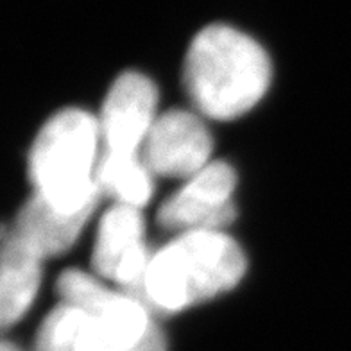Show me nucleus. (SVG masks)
<instances>
[{
    "label": "nucleus",
    "instance_id": "obj_1",
    "mask_svg": "<svg viewBox=\"0 0 351 351\" xmlns=\"http://www.w3.org/2000/svg\"><path fill=\"white\" fill-rule=\"evenodd\" d=\"M271 60L256 40L213 23L199 31L185 60V88L204 115L231 121L260 102L271 83Z\"/></svg>",
    "mask_w": 351,
    "mask_h": 351
},
{
    "label": "nucleus",
    "instance_id": "obj_2",
    "mask_svg": "<svg viewBox=\"0 0 351 351\" xmlns=\"http://www.w3.org/2000/svg\"><path fill=\"white\" fill-rule=\"evenodd\" d=\"M244 273L245 256L230 235L186 231L151 256L142 285L130 296L149 312H180L228 292Z\"/></svg>",
    "mask_w": 351,
    "mask_h": 351
},
{
    "label": "nucleus",
    "instance_id": "obj_3",
    "mask_svg": "<svg viewBox=\"0 0 351 351\" xmlns=\"http://www.w3.org/2000/svg\"><path fill=\"white\" fill-rule=\"evenodd\" d=\"M101 125L92 113L77 108L58 111L34 138L29 153V178L34 194L61 212L95 208L101 190L97 153Z\"/></svg>",
    "mask_w": 351,
    "mask_h": 351
},
{
    "label": "nucleus",
    "instance_id": "obj_4",
    "mask_svg": "<svg viewBox=\"0 0 351 351\" xmlns=\"http://www.w3.org/2000/svg\"><path fill=\"white\" fill-rule=\"evenodd\" d=\"M235 185V171L224 162H212L167 199L158 212V222L181 233L221 231L237 217L231 201Z\"/></svg>",
    "mask_w": 351,
    "mask_h": 351
},
{
    "label": "nucleus",
    "instance_id": "obj_5",
    "mask_svg": "<svg viewBox=\"0 0 351 351\" xmlns=\"http://www.w3.org/2000/svg\"><path fill=\"white\" fill-rule=\"evenodd\" d=\"M212 149V136L197 117L171 110L154 121L140 158L151 174L190 180L210 165Z\"/></svg>",
    "mask_w": 351,
    "mask_h": 351
},
{
    "label": "nucleus",
    "instance_id": "obj_6",
    "mask_svg": "<svg viewBox=\"0 0 351 351\" xmlns=\"http://www.w3.org/2000/svg\"><path fill=\"white\" fill-rule=\"evenodd\" d=\"M143 231L140 210L125 204L111 206L99 224L92 254L93 271L124 287L125 294L138 291L151 262Z\"/></svg>",
    "mask_w": 351,
    "mask_h": 351
},
{
    "label": "nucleus",
    "instance_id": "obj_7",
    "mask_svg": "<svg viewBox=\"0 0 351 351\" xmlns=\"http://www.w3.org/2000/svg\"><path fill=\"white\" fill-rule=\"evenodd\" d=\"M158 92L154 83L138 72H124L111 84L99 119L104 153L140 154L153 128Z\"/></svg>",
    "mask_w": 351,
    "mask_h": 351
},
{
    "label": "nucleus",
    "instance_id": "obj_8",
    "mask_svg": "<svg viewBox=\"0 0 351 351\" xmlns=\"http://www.w3.org/2000/svg\"><path fill=\"white\" fill-rule=\"evenodd\" d=\"M95 208L83 212H61L42 195L34 194L23 204L14 222L13 233L42 260L70 250Z\"/></svg>",
    "mask_w": 351,
    "mask_h": 351
},
{
    "label": "nucleus",
    "instance_id": "obj_9",
    "mask_svg": "<svg viewBox=\"0 0 351 351\" xmlns=\"http://www.w3.org/2000/svg\"><path fill=\"white\" fill-rule=\"evenodd\" d=\"M43 260L14 233L4 230L2 244V280H0V323L10 328L19 323L33 305L40 280Z\"/></svg>",
    "mask_w": 351,
    "mask_h": 351
},
{
    "label": "nucleus",
    "instance_id": "obj_10",
    "mask_svg": "<svg viewBox=\"0 0 351 351\" xmlns=\"http://www.w3.org/2000/svg\"><path fill=\"white\" fill-rule=\"evenodd\" d=\"M101 194L133 208H142L153 195L151 172L140 154H113L102 151L95 172Z\"/></svg>",
    "mask_w": 351,
    "mask_h": 351
},
{
    "label": "nucleus",
    "instance_id": "obj_11",
    "mask_svg": "<svg viewBox=\"0 0 351 351\" xmlns=\"http://www.w3.org/2000/svg\"><path fill=\"white\" fill-rule=\"evenodd\" d=\"M92 317L84 310L61 303L51 310L38 332L36 351H88Z\"/></svg>",
    "mask_w": 351,
    "mask_h": 351
},
{
    "label": "nucleus",
    "instance_id": "obj_12",
    "mask_svg": "<svg viewBox=\"0 0 351 351\" xmlns=\"http://www.w3.org/2000/svg\"><path fill=\"white\" fill-rule=\"evenodd\" d=\"M128 351H167L165 335L160 330V326L156 323H153V326L149 328L147 335Z\"/></svg>",
    "mask_w": 351,
    "mask_h": 351
},
{
    "label": "nucleus",
    "instance_id": "obj_13",
    "mask_svg": "<svg viewBox=\"0 0 351 351\" xmlns=\"http://www.w3.org/2000/svg\"><path fill=\"white\" fill-rule=\"evenodd\" d=\"M0 351H20V350L14 346V344H11V342L4 341V342H2V350H0Z\"/></svg>",
    "mask_w": 351,
    "mask_h": 351
}]
</instances>
